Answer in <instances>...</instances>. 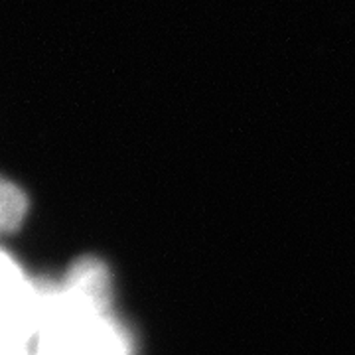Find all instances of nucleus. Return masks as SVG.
<instances>
[{
    "label": "nucleus",
    "mask_w": 355,
    "mask_h": 355,
    "mask_svg": "<svg viewBox=\"0 0 355 355\" xmlns=\"http://www.w3.org/2000/svg\"><path fill=\"white\" fill-rule=\"evenodd\" d=\"M36 355H128V342L109 314L64 316L40 331Z\"/></svg>",
    "instance_id": "nucleus-1"
},
{
    "label": "nucleus",
    "mask_w": 355,
    "mask_h": 355,
    "mask_svg": "<svg viewBox=\"0 0 355 355\" xmlns=\"http://www.w3.org/2000/svg\"><path fill=\"white\" fill-rule=\"evenodd\" d=\"M62 310L76 316H103L111 306V277L107 266L93 257H83L67 270L64 282L55 286Z\"/></svg>",
    "instance_id": "nucleus-2"
},
{
    "label": "nucleus",
    "mask_w": 355,
    "mask_h": 355,
    "mask_svg": "<svg viewBox=\"0 0 355 355\" xmlns=\"http://www.w3.org/2000/svg\"><path fill=\"white\" fill-rule=\"evenodd\" d=\"M26 211L28 200L24 191L0 176V233H14L20 229Z\"/></svg>",
    "instance_id": "nucleus-3"
}]
</instances>
